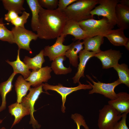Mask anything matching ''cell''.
<instances>
[{"label":"cell","mask_w":129,"mask_h":129,"mask_svg":"<svg viewBox=\"0 0 129 129\" xmlns=\"http://www.w3.org/2000/svg\"><path fill=\"white\" fill-rule=\"evenodd\" d=\"M13 34L14 43L17 45L18 49H23L32 53L30 47V42L36 40L38 38L37 34L27 29L25 27H13L11 30Z\"/></svg>","instance_id":"6"},{"label":"cell","mask_w":129,"mask_h":129,"mask_svg":"<svg viewBox=\"0 0 129 129\" xmlns=\"http://www.w3.org/2000/svg\"><path fill=\"white\" fill-rule=\"evenodd\" d=\"M0 40L11 44L15 43L12 33L5 26L2 17L0 18Z\"/></svg>","instance_id":"29"},{"label":"cell","mask_w":129,"mask_h":129,"mask_svg":"<svg viewBox=\"0 0 129 129\" xmlns=\"http://www.w3.org/2000/svg\"><path fill=\"white\" fill-rule=\"evenodd\" d=\"M66 59L65 56L62 55L53 61L50 67L56 75H66L71 72L72 70L70 66L67 68L64 65L63 62Z\"/></svg>","instance_id":"26"},{"label":"cell","mask_w":129,"mask_h":129,"mask_svg":"<svg viewBox=\"0 0 129 129\" xmlns=\"http://www.w3.org/2000/svg\"><path fill=\"white\" fill-rule=\"evenodd\" d=\"M123 29L118 28L112 29L106 34V37L113 45L124 46L126 43L129 39L125 35Z\"/></svg>","instance_id":"20"},{"label":"cell","mask_w":129,"mask_h":129,"mask_svg":"<svg viewBox=\"0 0 129 129\" xmlns=\"http://www.w3.org/2000/svg\"><path fill=\"white\" fill-rule=\"evenodd\" d=\"M3 120L1 119H0V124L2 123V122ZM0 129H6L4 127H2Z\"/></svg>","instance_id":"38"},{"label":"cell","mask_w":129,"mask_h":129,"mask_svg":"<svg viewBox=\"0 0 129 129\" xmlns=\"http://www.w3.org/2000/svg\"><path fill=\"white\" fill-rule=\"evenodd\" d=\"M119 0H98L99 5L91 10L90 14L93 17L94 15L102 16L106 18L114 26L117 25V20L115 14V8L119 3Z\"/></svg>","instance_id":"5"},{"label":"cell","mask_w":129,"mask_h":129,"mask_svg":"<svg viewBox=\"0 0 129 129\" xmlns=\"http://www.w3.org/2000/svg\"><path fill=\"white\" fill-rule=\"evenodd\" d=\"M42 84L38 86L31 88L28 94L22 99L21 103L29 109L30 115L29 124H32L33 129H39L41 127L37 121L35 119L33 113L36 111L34 108L35 104L40 94L43 92L49 94L47 92L43 90Z\"/></svg>","instance_id":"7"},{"label":"cell","mask_w":129,"mask_h":129,"mask_svg":"<svg viewBox=\"0 0 129 129\" xmlns=\"http://www.w3.org/2000/svg\"><path fill=\"white\" fill-rule=\"evenodd\" d=\"M108 104L113 107L121 114L129 113V94L120 92L117 94L115 99L108 101Z\"/></svg>","instance_id":"16"},{"label":"cell","mask_w":129,"mask_h":129,"mask_svg":"<svg viewBox=\"0 0 129 129\" xmlns=\"http://www.w3.org/2000/svg\"><path fill=\"white\" fill-rule=\"evenodd\" d=\"M113 68L117 72L121 83L129 87V69L128 65L125 63H118Z\"/></svg>","instance_id":"28"},{"label":"cell","mask_w":129,"mask_h":129,"mask_svg":"<svg viewBox=\"0 0 129 129\" xmlns=\"http://www.w3.org/2000/svg\"><path fill=\"white\" fill-rule=\"evenodd\" d=\"M119 3L129 6V0H119Z\"/></svg>","instance_id":"36"},{"label":"cell","mask_w":129,"mask_h":129,"mask_svg":"<svg viewBox=\"0 0 129 129\" xmlns=\"http://www.w3.org/2000/svg\"><path fill=\"white\" fill-rule=\"evenodd\" d=\"M52 71L50 67L46 66L36 70H32L29 76L25 80L29 82L33 87L38 86L43 82H47L51 78Z\"/></svg>","instance_id":"12"},{"label":"cell","mask_w":129,"mask_h":129,"mask_svg":"<svg viewBox=\"0 0 129 129\" xmlns=\"http://www.w3.org/2000/svg\"><path fill=\"white\" fill-rule=\"evenodd\" d=\"M40 6L48 10L56 9L58 6V0H38Z\"/></svg>","instance_id":"31"},{"label":"cell","mask_w":129,"mask_h":129,"mask_svg":"<svg viewBox=\"0 0 129 129\" xmlns=\"http://www.w3.org/2000/svg\"><path fill=\"white\" fill-rule=\"evenodd\" d=\"M124 46L127 49L129 50V39L127 41Z\"/></svg>","instance_id":"37"},{"label":"cell","mask_w":129,"mask_h":129,"mask_svg":"<svg viewBox=\"0 0 129 129\" xmlns=\"http://www.w3.org/2000/svg\"><path fill=\"white\" fill-rule=\"evenodd\" d=\"M78 23L81 27L90 37L98 35L104 37L114 27L108 19L104 17L99 20L90 18Z\"/></svg>","instance_id":"3"},{"label":"cell","mask_w":129,"mask_h":129,"mask_svg":"<svg viewBox=\"0 0 129 129\" xmlns=\"http://www.w3.org/2000/svg\"><path fill=\"white\" fill-rule=\"evenodd\" d=\"M104 37L98 35L93 37H87L83 40L84 49L97 54L102 51L100 47L104 42Z\"/></svg>","instance_id":"19"},{"label":"cell","mask_w":129,"mask_h":129,"mask_svg":"<svg viewBox=\"0 0 129 129\" xmlns=\"http://www.w3.org/2000/svg\"><path fill=\"white\" fill-rule=\"evenodd\" d=\"M20 50L18 49L17 50L16 59L15 61L11 62L7 60L6 61L12 67L13 73L16 74L18 73L21 74L25 79L29 76L31 71L27 65L21 60L20 57Z\"/></svg>","instance_id":"22"},{"label":"cell","mask_w":129,"mask_h":129,"mask_svg":"<svg viewBox=\"0 0 129 129\" xmlns=\"http://www.w3.org/2000/svg\"><path fill=\"white\" fill-rule=\"evenodd\" d=\"M43 49L34 57L31 58L26 56L23 59V62L29 69L32 70H38L42 67L43 64L45 60L44 58Z\"/></svg>","instance_id":"25"},{"label":"cell","mask_w":129,"mask_h":129,"mask_svg":"<svg viewBox=\"0 0 129 129\" xmlns=\"http://www.w3.org/2000/svg\"><path fill=\"white\" fill-rule=\"evenodd\" d=\"M31 86L30 83L25 80L22 76H18L15 84L17 102L21 103L23 98L26 96L28 91L31 89Z\"/></svg>","instance_id":"21"},{"label":"cell","mask_w":129,"mask_h":129,"mask_svg":"<svg viewBox=\"0 0 129 129\" xmlns=\"http://www.w3.org/2000/svg\"><path fill=\"white\" fill-rule=\"evenodd\" d=\"M32 13L31 27L33 31L37 32L39 25V14L40 6L38 0H26Z\"/></svg>","instance_id":"24"},{"label":"cell","mask_w":129,"mask_h":129,"mask_svg":"<svg viewBox=\"0 0 129 129\" xmlns=\"http://www.w3.org/2000/svg\"><path fill=\"white\" fill-rule=\"evenodd\" d=\"M86 76L93 84V85L89 81H86L92 88L89 91V94L94 93L99 94L111 100L117 98V94L115 92L114 89L116 87L121 84L119 79L112 83H105L99 81L96 82L89 75H87Z\"/></svg>","instance_id":"8"},{"label":"cell","mask_w":129,"mask_h":129,"mask_svg":"<svg viewBox=\"0 0 129 129\" xmlns=\"http://www.w3.org/2000/svg\"><path fill=\"white\" fill-rule=\"evenodd\" d=\"M30 15L29 13L24 11L21 16H19L11 22L15 27L24 28V25L27 22V19Z\"/></svg>","instance_id":"30"},{"label":"cell","mask_w":129,"mask_h":129,"mask_svg":"<svg viewBox=\"0 0 129 129\" xmlns=\"http://www.w3.org/2000/svg\"><path fill=\"white\" fill-rule=\"evenodd\" d=\"M65 37L61 34L57 38L55 43L51 46H45L43 50L44 56H47L50 61H53L56 58L62 55L65 56L66 51L70 48L71 44L66 45L63 44Z\"/></svg>","instance_id":"10"},{"label":"cell","mask_w":129,"mask_h":129,"mask_svg":"<svg viewBox=\"0 0 129 129\" xmlns=\"http://www.w3.org/2000/svg\"><path fill=\"white\" fill-rule=\"evenodd\" d=\"M16 74L13 73L8 79L0 84V94L2 98V103L0 106V112L6 109V96L7 94L11 91L13 85L12 82Z\"/></svg>","instance_id":"23"},{"label":"cell","mask_w":129,"mask_h":129,"mask_svg":"<svg viewBox=\"0 0 129 129\" xmlns=\"http://www.w3.org/2000/svg\"><path fill=\"white\" fill-rule=\"evenodd\" d=\"M5 9L8 11L13 10L18 14H22L25 9L23 6L24 0H2Z\"/></svg>","instance_id":"27"},{"label":"cell","mask_w":129,"mask_h":129,"mask_svg":"<svg viewBox=\"0 0 129 129\" xmlns=\"http://www.w3.org/2000/svg\"><path fill=\"white\" fill-rule=\"evenodd\" d=\"M77 0H59L57 9L63 12L70 5L76 1Z\"/></svg>","instance_id":"34"},{"label":"cell","mask_w":129,"mask_h":129,"mask_svg":"<svg viewBox=\"0 0 129 129\" xmlns=\"http://www.w3.org/2000/svg\"><path fill=\"white\" fill-rule=\"evenodd\" d=\"M117 20V25L119 28L124 30L129 28V6L118 3L115 8Z\"/></svg>","instance_id":"15"},{"label":"cell","mask_w":129,"mask_h":129,"mask_svg":"<svg viewBox=\"0 0 129 129\" xmlns=\"http://www.w3.org/2000/svg\"><path fill=\"white\" fill-rule=\"evenodd\" d=\"M43 88L46 91L48 90L54 91L59 94L61 96L62 104L61 110L63 113L65 112V107L64 104L66 101L67 96L72 92L81 89L89 90L92 88L90 84L88 85L82 84L81 83L79 84L78 86L74 87H67L64 86L61 84L58 83L55 86L48 84L46 82L43 83Z\"/></svg>","instance_id":"9"},{"label":"cell","mask_w":129,"mask_h":129,"mask_svg":"<svg viewBox=\"0 0 129 129\" xmlns=\"http://www.w3.org/2000/svg\"><path fill=\"white\" fill-rule=\"evenodd\" d=\"M96 54L84 49L79 52L78 56L80 62L78 65L77 71L72 78L74 83H81L79 80L81 77H85L84 72L87 62L91 58L94 57Z\"/></svg>","instance_id":"14"},{"label":"cell","mask_w":129,"mask_h":129,"mask_svg":"<svg viewBox=\"0 0 129 129\" xmlns=\"http://www.w3.org/2000/svg\"><path fill=\"white\" fill-rule=\"evenodd\" d=\"M70 48L66 51L65 56L69 58L70 64L73 66L77 67L78 64V54L83 49V43L77 40L71 44Z\"/></svg>","instance_id":"18"},{"label":"cell","mask_w":129,"mask_h":129,"mask_svg":"<svg viewBox=\"0 0 129 129\" xmlns=\"http://www.w3.org/2000/svg\"><path fill=\"white\" fill-rule=\"evenodd\" d=\"M68 19L64 12L57 9L48 10L40 7L38 27L36 32L38 38L50 40L61 34Z\"/></svg>","instance_id":"1"},{"label":"cell","mask_w":129,"mask_h":129,"mask_svg":"<svg viewBox=\"0 0 129 129\" xmlns=\"http://www.w3.org/2000/svg\"><path fill=\"white\" fill-rule=\"evenodd\" d=\"M18 14L13 10H10L5 15L4 19L8 22H11L18 16Z\"/></svg>","instance_id":"35"},{"label":"cell","mask_w":129,"mask_h":129,"mask_svg":"<svg viewBox=\"0 0 129 129\" xmlns=\"http://www.w3.org/2000/svg\"><path fill=\"white\" fill-rule=\"evenodd\" d=\"M99 112V129H112L122 116V114L108 104L105 105Z\"/></svg>","instance_id":"4"},{"label":"cell","mask_w":129,"mask_h":129,"mask_svg":"<svg viewBox=\"0 0 129 129\" xmlns=\"http://www.w3.org/2000/svg\"><path fill=\"white\" fill-rule=\"evenodd\" d=\"M9 113L15 118L11 129L15 125L18 123L25 116L30 114L28 109L22 103L16 102L8 107Z\"/></svg>","instance_id":"17"},{"label":"cell","mask_w":129,"mask_h":129,"mask_svg":"<svg viewBox=\"0 0 129 129\" xmlns=\"http://www.w3.org/2000/svg\"><path fill=\"white\" fill-rule=\"evenodd\" d=\"M71 117L76 123L77 129H80L81 126H83L85 129H89L84 119V117L81 114L76 113L72 114Z\"/></svg>","instance_id":"32"},{"label":"cell","mask_w":129,"mask_h":129,"mask_svg":"<svg viewBox=\"0 0 129 129\" xmlns=\"http://www.w3.org/2000/svg\"><path fill=\"white\" fill-rule=\"evenodd\" d=\"M98 0H77L63 11L68 20L77 22L93 18L91 11L98 4Z\"/></svg>","instance_id":"2"},{"label":"cell","mask_w":129,"mask_h":129,"mask_svg":"<svg viewBox=\"0 0 129 129\" xmlns=\"http://www.w3.org/2000/svg\"><path fill=\"white\" fill-rule=\"evenodd\" d=\"M61 34L65 37L68 35L73 36L74 41L83 40L89 37L87 33L80 27L78 22L71 20H68Z\"/></svg>","instance_id":"13"},{"label":"cell","mask_w":129,"mask_h":129,"mask_svg":"<svg viewBox=\"0 0 129 129\" xmlns=\"http://www.w3.org/2000/svg\"><path fill=\"white\" fill-rule=\"evenodd\" d=\"M127 114L126 113L122 114L121 120L117 122L112 129H129L126 123Z\"/></svg>","instance_id":"33"},{"label":"cell","mask_w":129,"mask_h":129,"mask_svg":"<svg viewBox=\"0 0 129 129\" xmlns=\"http://www.w3.org/2000/svg\"><path fill=\"white\" fill-rule=\"evenodd\" d=\"M102 62V68L107 69L113 67L118 64L122 57V53L119 50L110 49L96 54L95 56Z\"/></svg>","instance_id":"11"}]
</instances>
